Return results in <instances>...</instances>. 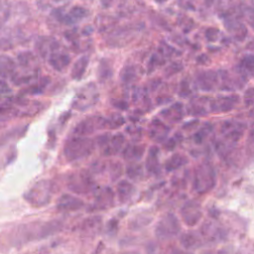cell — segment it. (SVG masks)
Returning <instances> with one entry per match:
<instances>
[{
  "instance_id": "6da1fadb",
  "label": "cell",
  "mask_w": 254,
  "mask_h": 254,
  "mask_svg": "<svg viewBox=\"0 0 254 254\" xmlns=\"http://www.w3.org/2000/svg\"><path fill=\"white\" fill-rule=\"evenodd\" d=\"M58 223L50 222H29L19 224L0 234V247L10 248L21 246L36 239L44 238L56 232Z\"/></svg>"
},
{
  "instance_id": "7a4b0ae2",
  "label": "cell",
  "mask_w": 254,
  "mask_h": 254,
  "mask_svg": "<svg viewBox=\"0 0 254 254\" xmlns=\"http://www.w3.org/2000/svg\"><path fill=\"white\" fill-rule=\"evenodd\" d=\"M94 149L91 139L85 137H73L64 145V154L68 161H75L88 156Z\"/></svg>"
},
{
  "instance_id": "3957f363",
  "label": "cell",
  "mask_w": 254,
  "mask_h": 254,
  "mask_svg": "<svg viewBox=\"0 0 254 254\" xmlns=\"http://www.w3.org/2000/svg\"><path fill=\"white\" fill-rule=\"evenodd\" d=\"M53 195L52 184L48 181H40L31 187L25 193V199L35 207H41L50 202Z\"/></svg>"
},
{
  "instance_id": "277c9868",
  "label": "cell",
  "mask_w": 254,
  "mask_h": 254,
  "mask_svg": "<svg viewBox=\"0 0 254 254\" xmlns=\"http://www.w3.org/2000/svg\"><path fill=\"white\" fill-rule=\"evenodd\" d=\"M215 185V172L211 165L204 163L197 167L194 180L193 189L199 193H205L213 189Z\"/></svg>"
},
{
  "instance_id": "5b68a950",
  "label": "cell",
  "mask_w": 254,
  "mask_h": 254,
  "mask_svg": "<svg viewBox=\"0 0 254 254\" xmlns=\"http://www.w3.org/2000/svg\"><path fill=\"white\" fill-rule=\"evenodd\" d=\"M180 230L181 224L177 216L173 213H167L158 221L155 233L158 238L166 240L177 235Z\"/></svg>"
},
{
  "instance_id": "8992f818",
  "label": "cell",
  "mask_w": 254,
  "mask_h": 254,
  "mask_svg": "<svg viewBox=\"0 0 254 254\" xmlns=\"http://www.w3.org/2000/svg\"><path fill=\"white\" fill-rule=\"evenodd\" d=\"M124 136L122 134H115L114 136L104 135L101 136L98 140V143L101 147L102 154L105 156H110L118 153L124 143Z\"/></svg>"
},
{
  "instance_id": "52a82bcc",
  "label": "cell",
  "mask_w": 254,
  "mask_h": 254,
  "mask_svg": "<svg viewBox=\"0 0 254 254\" xmlns=\"http://www.w3.org/2000/svg\"><path fill=\"white\" fill-rule=\"evenodd\" d=\"M181 213H182L183 220L188 225L196 224V222H198V220L201 217V211L199 209V205L195 201L187 202L183 206V208L181 210Z\"/></svg>"
},
{
  "instance_id": "ba28073f",
  "label": "cell",
  "mask_w": 254,
  "mask_h": 254,
  "mask_svg": "<svg viewBox=\"0 0 254 254\" xmlns=\"http://www.w3.org/2000/svg\"><path fill=\"white\" fill-rule=\"evenodd\" d=\"M105 127V119L100 117H90L83 121H81L74 129V133L77 135H86L92 133L94 129L104 128Z\"/></svg>"
},
{
  "instance_id": "9c48e42d",
  "label": "cell",
  "mask_w": 254,
  "mask_h": 254,
  "mask_svg": "<svg viewBox=\"0 0 254 254\" xmlns=\"http://www.w3.org/2000/svg\"><path fill=\"white\" fill-rule=\"evenodd\" d=\"M68 188L75 192L86 193L94 188V182L89 176L85 174H80L78 177L73 178L70 181Z\"/></svg>"
},
{
  "instance_id": "30bf717a",
  "label": "cell",
  "mask_w": 254,
  "mask_h": 254,
  "mask_svg": "<svg viewBox=\"0 0 254 254\" xmlns=\"http://www.w3.org/2000/svg\"><path fill=\"white\" fill-rule=\"evenodd\" d=\"M82 206H83L82 200L67 193L62 195L58 201V208L62 211L76 210Z\"/></svg>"
},
{
  "instance_id": "8fae6325",
  "label": "cell",
  "mask_w": 254,
  "mask_h": 254,
  "mask_svg": "<svg viewBox=\"0 0 254 254\" xmlns=\"http://www.w3.org/2000/svg\"><path fill=\"white\" fill-rule=\"evenodd\" d=\"M58 48L54 49L49 56V63L50 64L56 68L57 70H62L63 68L66 67L69 63H70V59L69 56L66 53H61L57 51Z\"/></svg>"
},
{
  "instance_id": "7c38bea8",
  "label": "cell",
  "mask_w": 254,
  "mask_h": 254,
  "mask_svg": "<svg viewBox=\"0 0 254 254\" xmlns=\"http://www.w3.org/2000/svg\"><path fill=\"white\" fill-rule=\"evenodd\" d=\"M237 101V96L220 97L211 101L210 108L214 112H225L233 108L234 103Z\"/></svg>"
},
{
  "instance_id": "4fadbf2b",
  "label": "cell",
  "mask_w": 254,
  "mask_h": 254,
  "mask_svg": "<svg viewBox=\"0 0 254 254\" xmlns=\"http://www.w3.org/2000/svg\"><path fill=\"white\" fill-rule=\"evenodd\" d=\"M16 73V64L14 61L5 55H0V77L13 78Z\"/></svg>"
},
{
  "instance_id": "5bb4252c",
  "label": "cell",
  "mask_w": 254,
  "mask_h": 254,
  "mask_svg": "<svg viewBox=\"0 0 254 254\" xmlns=\"http://www.w3.org/2000/svg\"><path fill=\"white\" fill-rule=\"evenodd\" d=\"M217 82V74L211 70L200 72L197 75V84L203 90H211Z\"/></svg>"
},
{
  "instance_id": "9a60e30c",
  "label": "cell",
  "mask_w": 254,
  "mask_h": 254,
  "mask_svg": "<svg viewBox=\"0 0 254 254\" xmlns=\"http://www.w3.org/2000/svg\"><path fill=\"white\" fill-rule=\"evenodd\" d=\"M113 201V192L109 188L102 190L96 196L94 202V209H103L109 207Z\"/></svg>"
},
{
  "instance_id": "2e32d148",
  "label": "cell",
  "mask_w": 254,
  "mask_h": 254,
  "mask_svg": "<svg viewBox=\"0 0 254 254\" xmlns=\"http://www.w3.org/2000/svg\"><path fill=\"white\" fill-rule=\"evenodd\" d=\"M135 190V187L127 181H121L117 185V194L121 202H126L129 200L134 195Z\"/></svg>"
},
{
  "instance_id": "e0dca14e",
  "label": "cell",
  "mask_w": 254,
  "mask_h": 254,
  "mask_svg": "<svg viewBox=\"0 0 254 254\" xmlns=\"http://www.w3.org/2000/svg\"><path fill=\"white\" fill-rule=\"evenodd\" d=\"M88 64V58L87 57H81L80 59H78L76 61V63L73 64L72 69H71V77L73 79H80L83 75V73L85 72L86 66Z\"/></svg>"
},
{
  "instance_id": "ac0fdd59",
  "label": "cell",
  "mask_w": 254,
  "mask_h": 254,
  "mask_svg": "<svg viewBox=\"0 0 254 254\" xmlns=\"http://www.w3.org/2000/svg\"><path fill=\"white\" fill-rule=\"evenodd\" d=\"M158 149L153 147L150 149L147 160H146V168L150 173H158L159 171V161H158Z\"/></svg>"
},
{
  "instance_id": "d6986e66",
  "label": "cell",
  "mask_w": 254,
  "mask_h": 254,
  "mask_svg": "<svg viewBox=\"0 0 254 254\" xmlns=\"http://www.w3.org/2000/svg\"><path fill=\"white\" fill-rule=\"evenodd\" d=\"M168 127L164 125L162 122L154 120L152 122V129L150 131V135L156 140H162L168 134Z\"/></svg>"
},
{
  "instance_id": "ffe728a7",
  "label": "cell",
  "mask_w": 254,
  "mask_h": 254,
  "mask_svg": "<svg viewBox=\"0 0 254 254\" xmlns=\"http://www.w3.org/2000/svg\"><path fill=\"white\" fill-rule=\"evenodd\" d=\"M144 153V147L141 145H129L124 150V158L128 160H139Z\"/></svg>"
},
{
  "instance_id": "44dd1931",
  "label": "cell",
  "mask_w": 254,
  "mask_h": 254,
  "mask_svg": "<svg viewBox=\"0 0 254 254\" xmlns=\"http://www.w3.org/2000/svg\"><path fill=\"white\" fill-rule=\"evenodd\" d=\"M181 242L184 245V247H186L188 249L196 248L200 244L198 235L196 233H193V232L186 233L185 235H183L182 239H181Z\"/></svg>"
},
{
  "instance_id": "7402d4cb",
  "label": "cell",
  "mask_w": 254,
  "mask_h": 254,
  "mask_svg": "<svg viewBox=\"0 0 254 254\" xmlns=\"http://www.w3.org/2000/svg\"><path fill=\"white\" fill-rule=\"evenodd\" d=\"M187 162H188V160L186 157H184L180 154H175L166 162V169L168 171H173V170H176V169L182 167Z\"/></svg>"
},
{
  "instance_id": "603a6c76",
  "label": "cell",
  "mask_w": 254,
  "mask_h": 254,
  "mask_svg": "<svg viewBox=\"0 0 254 254\" xmlns=\"http://www.w3.org/2000/svg\"><path fill=\"white\" fill-rule=\"evenodd\" d=\"M126 173H127V175L130 179L139 180L143 176V169H142L141 165L136 164V163H132L127 167Z\"/></svg>"
},
{
  "instance_id": "cb8c5ba5",
  "label": "cell",
  "mask_w": 254,
  "mask_h": 254,
  "mask_svg": "<svg viewBox=\"0 0 254 254\" xmlns=\"http://www.w3.org/2000/svg\"><path fill=\"white\" fill-rule=\"evenodd\" d=\"M163 113H166V114H170L166 117H169L171 118L172 120H175V121H178L180 120L182 117H183V111H182V105L181 104H175L172 106L171 109L169 110H165Z\"/></svg>"
},
{
  "instance_id": "d4e9b609",
  "label": "cell",
  "mask_w": 254,
  "mask_h": 254,
  "mask_svg": "<svg viewBox=\"0 0 254 254\" xmlns=\"http://www.w3.org/2000/svg\"><path fill=\"white\" fill-rule=\"evenodd\" d=\"M87 14V11L82 8V7H78V6H74L70 9L68 16L70 17V19L74 22L76 19H81L84 18Z\"/></svg>"
},
{
  "instance_id": "484cf974",
  "label": "cell",
  "mask_w": 254,
  "mask_h": 254,
  "mask_svg": "<svg viewBox=\"0 0 254 254\" xmlns=\"http://www.w3.org/2000/svg\"><path fill=\"white\" fill-rule=\"evenodd\" d=\"M241 64H242V68L244 70H246V72L248 70L250 73H252V71H253V58H252V56H247L246 58H244Z\"/></svg>"
},
{
  "instance_id": "4316f807",
  "label": "cell",
  "mask_w": 254,
  "mask_h": 254,
  "mask_svg": "<svg viewBox=\"0 0 254 254\" xmlns=\"http://www.w3.org/2000/svg\"><path fill=\"white\" fill-rule=\"evenodd\" d=\"M210 129H211V126H210V125H204V126L195 134V136H194L195 141H196V142H201L202 139H203V137L209 133Z\"/></svg>"
},
{
  "instance_id": "83f0119b",
  "label": "cell",
  "mask_w": 254,
  "mask_h": 254,
  "mask_svg": "<svg viewBox=\"0 0 254 254\" xmlns=\"http://www.w3.org/2000/svg\"><path fill=\"white\" fill-rule=\"evenodd\" d=\"M217 34H218V30L217 29H213V28H209L205 31V37L209 42H213L214 40H216L217 38Z\"/></svg>"
},
{
  "instance_id": "f1b7e54d",
  "label": "cell",
  "mask_w": 254,
  "mask_h": 254,
  "mask_svg": "<svg viewBox=\"0 0 254 254\" xmlns=\"http://www.w3.org/2000/svg\"><path fill=\"white\" fill-rule=\"evenodd\" d=\"M10 91L9 86L5 83V81L0 77V94H4V93H8Z\"/></svg>"
},
{
  "instance_id": "f546056e",
  "label": "cell",
  "mask_w": 254,
  "mask_h": 254,
  "mask_svg": "<svg viewBox=\"0 0 254 254\" xmlns=\"http://www.w3.org/2000/svg\"><path fill=\"white\" fill-rule=\"evenodd\" d=\"M171 254H191V253L187 252V251H184V250H182V249L176 248V249H173V250H172Z\"/></svg>"
},
{
  "instance_id": "4dcf8cb0",
  "label": "cell",
  "mask_w": 254,
  "mask_h": 254,
  "mask_svg": "<svg viewBox=\"0 0 254 254\" xmlns=\"http://www.w3.org/2000/svg\"><path fill=\"white\" fill-rule=\"evenodd\" d=\"M156 2H158V3H163V2H165L166 0H155Z\"/></svg>"
},
{
  "instance_id": "1f68e13d",
  "label": "cell",
  "mask_w": 254,
  "mask_h": 254,
  "mask_svg": "<svg viewBox=\"0 0 254 254\" xmlns=\"http://www.w3.org/2000/svg\"><path fill=\"white\" fill-rule=\"evenodd\" d=\"M124 254H138V253H134V252H128V253H124Z\"/></svg>"
},
{
  "instance_id": "d6a6232c",
  "label": "cell",
  "mask_w": 254,
  "mask_h": 254,
  "mask_svg": "<svg viewBox=\"0 0 254 254\" xmlns=\"http://www.w3.org/2000/svg\"><path fill=\"white\" fill-rule=\"evenodd\" d=\"M56 1H62V0H56Z\"/></svg>"
}]
</instances>
